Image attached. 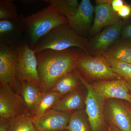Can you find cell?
<instances>
[{"mask_svg":"<svg viewBox=\"0 0 131 131\" xmlns=\"http://www.w3.org/2000/svg\"><path fill=\"white\" fill-rule=\"evenodd\" d=\"M94 12L90 0H82L74 13L66 17L68 24L77 35L83 37L90 30Z\"/></svg>","mask_w":131,"mask_h":131,"instance_id":"12","label":"cell"},{"mask_svg":"<svg viewBox=\"0 0 131 131\" xmlns=\"http://www.w3.org/2000/svg\"><path fill=\"white\" fill-rule=\"evenodd\" d=\"M83 51L73 47L61 51L47 49L36 54L40 89L43 93L50 91L59 79L75 69V61Z\"/></svg>","mask_w":131,"mask_h":131,"instance_id":"1","label":"cell"},{"mask_svg":"<svg viewBox=\"0 0 131 131\" xmlns=\"http://www.w3.org/2000/svg\"><path fill=\"white\" fill-rule=\"evenodd\" d=\"M24 114H30L22 97L9 86L1 85L0 119H9Z\"/></svg>","mask_w":131,"mask_h":131,"instance_id":"8","label":"cell"},{"mask_svg":"<svg viewBox=\"0 0 131 131\" xmlns=\"http://www.w3.org/2000/svg\"><path fill=\"white\" fill-rule=\"evenodd\" d=\"M102 56L131 64V40L122 39V40L113 45Z\"/></svg>","mask_w":131,"mask_h":131,"instance_id":"17","label":"cell"},{"mask_svg":"<svg viewBox=\"0 0 131 131\" xmlns=\"http://www.w3.org/2000/svg\"><path fill=\"white\" fill-rule=\"evenodd\" d=\"M89 40L77 35L68 24H62L52 29L40 38L32 50L35 53L47 49L61 51L79 48L88 54Z\"/></svg>","mask_w":131,"mask_h":131,"instance_id":"2","label":"cell"},{"mask_svg":"<svg viewBox=\"0 0 131 131\" xmlns=\"http://www.w3.org/2000/svg\"><path fill=\"white\" fill-rule=\"evenodd\" d=\"M105 105V117L110 125L121 131H131V114L129 106L121 100L108 99Z\"/></svg>","mask_w":131,"mask_h":131,"instance_id":"10","label":"cell"},{"mask_svg":"<svg viewBox=\"0 0 131 131\" xmlns=\"http://www.w3.org/2000/svg\"><path fill=\"white\" fill-rule=\"evenodd\" d=\"M66 130L68 131H92L85 111L78 110L71 115Z\"/></svg>","mask_w":131,"mask_h":131,"instance_id":"20","label":"cell"},{"mask_svg":"<svg viewBox=\"0 0 131 131\" xmlns=\"http://www.w3.org/2000/svg\"><path fill=\"white\" fill-rule=\"evenodd\" d=\"M13 0L0 1V20L16 18L19 15L17 6Z\"/></svg>","mask_w":131,"mask_h":131,"instance_id":"25","label":"cell"},{"mask_svg":"<svg viewBox=\"0 0 131 131\" xmlns=\"http://www.w3.org/2000/svg\"><path fill=\"white\" fill-rule=\"evenodd\" d=\"M75 73L81 83L87 90L85 104V112L88 117L91 131H104L105 123V105L106 98L101 94L95 91L91 85L84 79L78 72Z\"/></svg>","mask_w":131,"mask_h":131,"instance_id":"6","label":"cell"},{"mask_svg":"<svg viewBox=\"0 0 131 131\" xmlns=\"http://www.w3.org/2000/svg\"><path fill=\"white\" fill-rule=\"evenodd\" d=\"M129 103V107H130V108H131V102H130V103Z\"/></svg>","mask_w":131,"mask_h":131,"instance_id":"32","label":"cell"},{"mask_svg":"<svg viewBox=\"0 0 131 131\" xmlns=\"http://www.w3.org/2000/svg\"><path fill=\"white\" fill-rule=\"evenodd\" d=\"M126 20L106 27L94 37L89 42L88 52L95 56H102L111 46L118 41Z\"/></svg>","mask_w":131,"mask_h":131,"instance_id":"9","label":"cell"},{"mask_svg":"<svg viewBox=\"0 0 131 131\" xmlns=\"http://www.w3.org/2000/svg\"><path fill=\"white\" fill-rule=\"evenodd\" d=\"M125 4V2L122 0H112L111 5L114 11L117 13Z\"/></svg>","mask_w":131,"mask_h":131,"instance_id":"28","label":"cell"},{"mask_svg":"<svg viewBox=\"0 0 131 131\" xmlns=\"http://www.w3.org/2000/svg\"><path fill=\"white\" fill-rule=\"evenodd\" d=\"M70 113L50 109L43 114L32 117L37 131H61L66 130L71 117Z\"/></svg>","mask_w":131,"mask_h":131,"instance_id":"11","label":"cell"},{"mask_svg":"<svg viewBox=\"0 0 131 131\" xmlns=\"http://www.w3.org/2000/svg\"><path fill=\"white\" fill-rule=\"evenodd\" d=\"M33 116L24 114L9 119L7 131H34L36 130L32 122Z\"/></svg>","mask_w":131,"mask_h":131,"instance_id":"23","label":"cell"},{"mask_svg":"<svg viewBox=\"0 0 131 131\" xmlns=\"http://www.w3.org/2000/svg\"><path fill=\"white\" fill-rule=\"evenodd\" d=\"M24 16L0 20V45L15 46L22 40L25 32Z\"/></svg>","mask_w":131,"mask_h":131,"instance_id":"14","label":"cell"},{"mask_svg":"<svg viewBox=\"0 0 131 131\" xmlns=\"http://www.w3.org/2000/svg\"><path fill=\"white\" fill-rule=\"evenodd\" d=\"M24 21L25 35L32 49L38 40L52 29L68 24L67 18L58 14L51 5L30 16H24Z\"/></svg>","mask_w":131,"mask_h":131,"instance_id":"3","label":"cell"},{"mask_svg":"<svg viewBox=\"0 0 131 131\" xmlns=\"http://www.w3.org/2000/svg\"><path fill=\"white\" fill-rule=\"evenodd\" d=\"M112 1L110 0L96 1L95 18L90 31L91 35H96L103 28L112 26L122 20L113 9Z\"/></svg>","mask_w":131,"mask_h":131,"instance_id":"15","label":"cell"},{"mask_svg":"<svg viewBox=\"0 0 131 131\" xmlns=\"http://www.w3.org/2000/svg\"><path fill=\"white\" fill-rule=\"evenodd\" d=\"M17 62L15 46L0 45L1 85L9 86L13 89L19 87L21 83L16 77Z\"/></svg>","mask_w":131,"mask_h":131,"instance_id":"7","label":"cell"},{"mask_svg":"<svg viewBox=\"0 0 131 131\" xmlns=\"http://www.w3.org/2000/svg\"><path fill=\"white\" fill-rule=\"evenodd\" d=\"M84 102L85 101L81 93L75 90L62 97L52 108L69 113L73 110H81Z\"/></svg>","mask_w":131,"mask_h":131,"instance_id":"18","label":"cell"},{"mask_svg":"<svg viewBox=\"0 0 131 131\" xmlns=\"http://www.w3.org/2000/svg\"><path fill=\"white\" fill-rule=\"evenodd\" d=\"M115 73L127 81H131V64L105 57Z\"/></svg>","mask_w":131,"mask_h":131,"instance_id":"24","label":"cell"},{"mask_svg":"<svg viewBox=\"0 0 131 131\" xmlns=\"http://www.w3.org/2000/svg\"><path fill=\"white\" fill-rule=\"evenodd\" d=\"M90 84L95 91L103 95L107 100L118 99L131 102V93L127 81L124 79L101 81Z\"/></svg>","mask_w":131,"mask_h":131,"instance_id":"13","label":"cell"},{"mask_svg":"<svg viewBox=\"0 0 131 131\" xmlns=\"http://www.w3.org/2000/svg\"><path fill=\"white\" fill-rule=\"evenodd\" d=\"M21 84V97L28 113L33 116L43 93L40 91V88L32 83L24 81Z\"/></svg>","mask_w":131,"mask_h":131,"instance_id":"16","label":"cell"},{"mask_svg":"<svg viewBox=\"0 0 131 131\" xmlns=\"http://www.w3.org/2000/svg\"><path fill=\"white\" fill-rule=\"evenodd\" d=\"M108 131H121L117 127L112 125L109 126L108 127Z\"/></svg>","mask_w":131,"mask_h":131,"instance_id":"30","label":"cell"},{"mask_svg":"<svg viewBox=\"0 0 131 131\" xmlns=\"http://www.w3.org/2000/svg\"><path fill=\"white\" fill-rule=\"evenodd\" d=\"M61 131H68L67 130H64Z\"/></svg>","mask_w":131,"mask_h":131,"instance_id":"34","label":"cell"},{"mask_svg":"<svg viewBox=\"0 0 131 131\" xmlns=\"http://www.w3.org/2000/svg\"><path fill=\"white\" fill-rule=\"evenodd\" d=\"M80 82L81 81L74 70L59 79L50 91L56 92L63 96L76 89Z\"/></svg>","mask_w":131,"mask_h":131,"instance_id":"19","label":"cell"},{"mask_svg":"<svg viewBox=\"0 0 131 131\" xmlns=\"http://www.w3.org/2000/svg\"><path fill=\"white\" fill-rule=\"evenodd\" d=\"M127 85L131 93V81H127Z\"/></svg>","mask_w":131,"mask_h":131,"instance_id":"31","label":"cell"},{"mask_svg":"<svg viewBox=\"0 0 131 131\" xmlns=\"http://www.w3.org/2000/svg\"><path fill=\"white\" fill-rule=\"evenodd\" d=\"M15 46L17 54L16 77L20 83L26 81L40 88L41 80L38 70L36 54L25 36Z\"/></svg>","mask_w":131,"mask_h":131,"instance_id":"5","label":"cell"},{"mask_svg":"<svg viewBox=\"0 0 131 131\" xmlns=\"http://www.w3.org/2000/svg\"><path fill=\"white\" fill-rule=\"evenodd\" d=\"M43 1L51 5L58 14L66 18L74 13L80 4L77 0H43Z\"/></svg>","mask_w":131,"mask_h":131,"instance_id":"21","label":"cell"},{"mask_svg":"<svg viewBox=\"0 0 131 131\" xmlns=\"http://www.w3.org/2000/svg\"><path fill=\"white\" fill-rule=\"evenodd\" d=\"M75 69L79 74L91 80L102 81L122 79L115 73L103 56H93L83 51L75 61Z\"/></svg>","mask_w":131,"mask_h":131,"instance_id":"4","label":"cell"},{"mask_svg":"<svg viewBox=\"0 0 131 131\" xmlns=\"http://www.w3.org/2000/svg\"><path fill=\"white\" fill-rule=\"evenodd\" d=\"M129 108H130V113H131V108H130V107H129Z\"/></svg>","mask_w":131,"mask_h":131,"instance_id":"33","label":"cell"},{"mask_svg":"<svg viewBox=\"0 0 131 131\" xmlns=\"http://www.w3.org/2000/svg\"><path fill=\"white\" fill-rule=\"evenodd\" d=\"M9 119H0V131H7Z\"/></svg>","mask_w":131,"mask_h":131,"instance_id":"29","label":"cell"},{"mask_svg":"<svg viewBox=\"0 0 131 131\" xmlns=\"http://www.w3.org/2000/svg\"><path fill=\"white\" fill-rule=\"evenodd\" d=\"M122 39L131 40V16L126 20V24L121 32Z\"/></svg>","mask_w":131,"mask_h":131,"instance_id":"27","label":"cell"},{"mask_svg":"<svg viewBox=\"0 0 131 131\" xmlns=\"http://www.w3.org/2000/svg\"><path fill=\"white\" fill-rule=\"evenodd\" d=\"M120 18L126 20L130 18L131 16V5L125 4L117 13Z\"/></svg>","mask_w":131,"mask_h":131,"instance_id":"26","label":"cell"},{"mask_svg":"<svg viewBox=\"0 0 131 131\" xmlns=\"http://www.w3.org/2000/svg\"><path fill=\"white\" fill-rule=\"evenodd\" d=\"M34 131H37V130H34Z\"/></svg>","mask_w":131,"mask_h":131,"instance_id":"35","label":"cell"},{"mask_svg":"<svg viewBox=\"0 0 131 131\" xmlns=\"http://www.w3.org/2000/svg\"></svg>","mask_w":131,"mask_h":131,"instance_id":"36","label":"cell"},{"mask_svg":"<svg viewBox=\"0 0 131 131\" xmlns=\"http://www.w3.org/2000/svg\"><path fill=\"white\" fill-rule=\"evenodd\" d=\"M62 97V95L53 91H49L43 93L33 117L41 115L52 108Z\"/></svg>","mask_w":131,"mask_h":131,"instance_id":"22","label":"cell"}]
</instances>
